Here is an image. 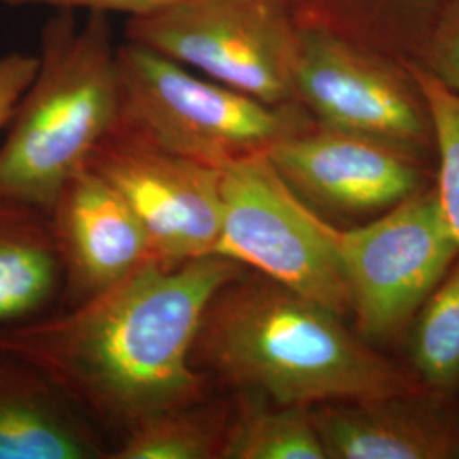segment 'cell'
I'll return each instance as SVG.
<instances>
[{
  "label": "cell",
  "instance_id": "1",
  "mask_svg": "<svg viewBox=\"0 0 459 459\" xmlns=\"http://www.w3.org/2000/svg\"><path fill=\"white\" fill-rule=\"evenodd\" d=\"M246 265L212 254L153 259L106 291L0 332V349L34 364L91 419L121 432L212 394L191 361L212 296Z\"/></svg>",
  "mask_w": 459,
  "mask_h": 459
},
{
  "label": "cell",
  "instance_id": "2",
  "mask_svg": "<svg viewBox=\"0 0 459 459\" xmlns=\"http://www.w3.org/2000/svg\"><path fill=\"white\" fill-rule=\"evenodd\" d=\"M191 361L233 394L315 407L427 390L347 318L247 269L208 301Z\"/></svg>",
  "mask_w": 459,
  "mask_h": 459
},
{
  "label": "cell",
  "instance_id": "3",
  "mask_svg": "<svg viewBox=\"0 0 459 459\" xmlns=\"http://www.w3.org/2000/svg\"><path fill=\"white\" fill-rule=\"evenodd\" d=\"M33 82L0 147V197L49 212L121 119L117 47L106 14L82 26L62 11L41 36Z\"/></svg>",
  "mask_w": 459,
  "mask_h": 459
},
{
  "label": "cell",
  "instance_id": "4",
  "mask_svg": "<svg viewBox=\"0 0 459 459\" xmlns=\"http://www.w3.org/2000/svg\"><path fill=\"white\" fill-rule=\"evenodd\" d=\"M117 66L119 123L201 164L225 169L315 125L298 102H264L132 41L117 47Z\"/></svg>",
  "mask_w": 459,
  "mask_h": 459
},
{
  "label": "cell",
  "instance_id": "5",
  "mask_svg": "<svg viewBox=\"0 0 459 459\" xmlns=\"http://www.w3.org/2000/svg\"><path fill=\"white\" fill-rule=\"evenodd\" d=\"M214 254L349 320L337 227L296 196L267 153L221 169V225Z\"/></svg>",
  "mask_w": 459,
  "mask_h": 459
},
{
  "label": "cell",
  "instance_id": "6",
  "mask_svg": "<svg viewBox=\"0 0 459 459\" xmlns=\"http://www.w3.org/2000/svg\"><path fill=\"white\" fill-rule=\"evenodd\" d=\"M299 22L290 0H178L132 17L126 41L269 104L296 102Z\"/></svg>",
  "mask_w": 459,
  "mask_h": 459
},
{
  "label": "cell",
  "instance_id": "7",
  "mask_svg": "<svg viewBox=\"0 0 459 459\" xmlns=\"http://www.w3.org/2000/svg\"><path fill=\"white\" fill-rule=\"evenodd\" d=\"M349 320L369 344H396L459 257L434 186L359 227L337 229Z\"/></svg>",
  "mask_w": 459,
  "mask_h": 459
},
{
  "label": "cell",
  "instance_id": "8",
  "mask_svg": "<svg viewBox=\"0 0 459 459\" xmlns=\"http://www.w3.org/2000/svg\"><path fill=\"white\" fill-rule=\"evenodd\" d=\"M427 155L316 123L267 152L296 196L337 229L373 221L432 187Z\"/></svg>",
  "mask_w": 459,
  "mask_h": 459
},
{
  "label": "cell",
  "instance_id": "9",
  "mask_svg": "<svg viewBox=\"0 0 459 459\" xmlns=\"http://www.w3.org/2000/svg\"><path fill=\"white\" fill-rule=\"evenodd\" d=\"M295 99L318 126L434 152L432 125L419 85L364 56L332 28L299 22Z\"/></svg>",
  "mask_w": 459,
  "mask_h": 459
},
{
  "label": "cell",
  "instance_id": "10",
  "mask_svg": "<svg viewBox=\"0 0 459 459\" xmlns=\"http://www.w3.org/2000/svg\"><path fill=\"white\" fill-rule=\"evenodd\" d=\"M87 167L128 203L157 259L181 263L214 254L221 225V169L172 153L121 123Z\"/></svg>",
  "mask_w": 459,
  "mask_h": 459
},
{
  "label": "cell",
  "instance_id": "11",
  "mask_svg": "<svg viewBox=\"0 0 459 459\" xmlns=\"http://www.w3.org/2000/svg\"><path fill=\"white\" fill-rule=\"evenodd\" d=\"M48 213L68 307L106 291L157 259L128 203L91 167L66 181Z\"/></svg>",
  "mask_w": 459,
  "mask_h": 459
},
{
  "label": "cell",
  "instance_id": "12",
  "mask_svg": "<svg viewBox=\"0 0 459 459\" xmlns=\"http://www.w3.org/2000/svg\"><path fill=\"white\" fill-rule=\"evenodd\" d=\"M325 459H459V396L429 390L312 407Z\"/></svg>",
  "mask_w": 459,
  "mask_h": 459
},
{
  "label": "cell",
  "instance_id": "13",
  "mask_svg": "<svg viewBox=\"0 0 459 459\" xmlns=\"http://www.w3.org/2000/svg\"><path fill=\"white\" fill-rule=\"evenodd\" d=\"M91 419L41 369L0 349V459H106Z\"/></svg>",
  "mask_w": 459,
  "mask_h": 459
},
{
  "label": "cell",
  "instance_id": "14",
  "mask_svg": "<svg viewBox=\"0 0 459 459\" xmlns=\"http://www.w3.org/2000/svg\"><path fill=\"white\" fill-rule=\"evenodd\" d=\"M64 295V267L49 213L0 197V332L49 313Z\"/></svg>",
  "mask_w": 459,
  "mask_h": 459
},
{
  "label": "cell",
  "instance_id": "15",
  "mask_svg": "<svg viewBox=\"0 0 459 459\" xmlns=\"http://www.w3.org/2000/svg\"><path fill=\"white\" fill-rule=\"evenodd\" d=\"M235 394H206L152 413L123 432L109 459H223Z\"/></svg>",
  "mask_w": 459,
  "mask_h": 459
},
{
  "label": "cell",
  "instance_id": "16",
  "mask_svg": "<svg viewBox=\"0 0 459 459\" xmlns=\"http://www.w3.org/2000/svg\"><path fill=\"white\" fill-rule=\"evenodd\" d=\"M223 459H325L312 407L235 394Z\"/></svg>",
  "mask_w": 459,
  "mask_h": 459
},
{
  "label": "cell",
  "instance_id": "17",
  "mask_svg": "<svg viewBox=\"0 0 459 459\" xmlns=\"http://www.w3.org/2000/svg\"><path fill=\"white\" fill-rule=\"evenodd\" d=\"M405 364L429 392L459 396V257L407 328Z\"/></svg>",
  "mask_w": 459,
  "mask_h": 459
},
{
  "label": "cell",
  "instance_id": "18",
  "mask_svg": "<svg viewBox=\"0 0 459 459\" xmlns=\"http://www.w3.org/2000/svg\"><path fill=\"white\" fill-rule=\"evenodd\" d=\"M409 72L422 92L430 116L437 160L434 189L444 220L459 246V91L424 66L409 65Z\"/></svg>",
  "mask_w": 459,
  "mask_h": 459
},
{
  "label": "cell",
  "instance_id": "19",
  "mask_svg": "<svg viewBox=\"0 0 459 459\" xmlns=\"http://www.w3.org/2000/svg\"><path fill=\"white\" fill-rule=\"evenodd\" d=\"M39 58L28 53H7L0 56V130L9 125L17 104L33 82Z\"/></svg>",
  "mask_w": 459,
  "mask_h": 459
},
{
  "label": "cell",
  "instance_id": "20",
  "mask_svg": "<svg viewBox=\"0 0 459 459\" xmlns=\"http://www.w3.org/2000/svg\"><path fill=\"white\" fill-rule=\"evenodd\" d=\"M5 5L24 7V5H47L60 11L83 9L91 14H106L117 13L126 16L142 17L157 13L167 5L176 4L178 0H0Z\"/></svg>",
  "mask_w": 459,
  "mask_h": 459
},
{
  "label": "cell",
  "instance_id": "21",
  "mask_svg": "<svg viewBox=\"0 0 459 459\" xmlns=\"http://www.w3.org/2000/svg\"><path fill=\"white\" fill-rule=\"evenodd\" d=\"M424 68L459 91V28L447 36V41L434 49L429 66Z\"/></svg>",
  "mask_w": 459,
  "mask_h": 459
}]
</instances>
